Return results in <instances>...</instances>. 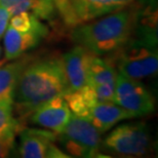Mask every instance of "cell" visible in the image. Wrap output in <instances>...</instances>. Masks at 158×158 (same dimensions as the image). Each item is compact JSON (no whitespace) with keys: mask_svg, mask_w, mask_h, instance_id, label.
I'll list each match as a JSON object with an SVG mask.
<instances>
[{"mask_svg":"<svg viewBox=\"0 0 158 158\" xmlns=\"http://www.w3.org/2000/svg\"><path fill=\"white\" fill-rule=\"evenodd\" d=\"M68 93L62 58H46L27 65L15 89L14 104L23 116L47 101Z\"/></svg>","mask_w":158,"mask_h":158,"instance_id":"1","label":"cell"},{"mask_svg":"<svg viewBox=\"0 0 158 158\" xmlns=\"http://www.w3.org/2000/svg\"><path fill=\"white\" fill-rule=\"evenodd\" d=\"M111 14L94 23L74 28L72 40L94 55H105L120 48L134 32L135 15L128 10H116Z\"/></svg>","mask_w":158,"mask_h":158,"instance_id":"2","label":"cell"},{"mask_svg":"<svg viewBox=\"0 0 158 158\" xmlns=\"http://www.w3.org/2000/svg\"><path fill=\"white\" fill-rule=\"evenodd\" d=\"M135 37L128 40L117 50V67L119 73L132 79L153 76L157 73V31L154 27L140 26Z\"/></svg>","mask_w":158,"mask_h":158,"instance_id":"3","label":"cell"},{"mask_svg":"<svg viewBox=\"0 0 158 158\" xmlns=\"http://www.w3.org/2000/svg\"><path fill=\"white\" fill-rule=\"evenodd\" d=\"M69 157H101L102 138L97 127L86 119L72 114L70 120L56 135Z\"/></svg>","mask_w":158,"mask_h":158,"instance_id":"4","label":"cell"},{"mask_svg":"<svg viewBox=\"0 0 158 158\" xmlns=\"http://www.w3.org/2000/svg\"><path fill=\"white\" fill-rule=\"evenodd\" d=\"M102 147L123 156H143L151 148V137L144 123H124L107 135Z\"/></svg>","mask_w":158,"mask_h":158,"instance_id":"5","label":"cell"},{"mask_svg":"<svg viewBox=\"0 0 158 158\" xmlns=\"http://www.w3.org/2000/svg\"><path fill=\"white\" fill-rule=\"evenodd\" d=\"M114 102L135 117H142L154 111V99L146 86L138 79L117 73Z\"/></svg>","mask_w":158,"mask_h":158,"instance_id":"6","label":"cell"},{"mask_svg":"<svg viewBox=\"0 0 158 158\" xmlns=\"http://www.w3.org/2000/svg\"><path fill=\"white\" fill-rule=\"evenodd\" d=\"M56 135L47 129L26 128L21 132L19 154L24 158H63L69 155L55 145Z\"/></svg>","mask_w":158,"mask_h":158,"instance_id":"7","label":"cell"},{"mask_svg":"<svg viewBox=\"0 0 158 158\" xmlns=\"http://www.w3.org/2000/svg\"><path fill=\"white\" fill-rule=\"evenodd\" d=\"M72 116V112L63 96L56 97L42 104L33 112H31L30 120L56 134L61 132L67 125Z\"/></svg>","mask_w":158,"mask_h":158,"instance_id":"8","label":"cell"},{"mask_svg":"<svg viewBox=\"0 0 158 158\" xmlns=\"http://www.w3.org/2000/svg\"><path fill=\"white\" fill-rule=\"evenodd\" d=\"M96 56L86 47L78 44L62 56L69 93L79 89L86 84L90 63Z\"/></svg>","mask_w":158,"mask_h":158,"instance_id":"9","label":"cell"},{"mask_svg":"<svg viewBox=\"0 0 158 158\" xmlns=\"http://www.w3.org/2000/svg\"><path fill=\"white\" fill-rule=\"evenodd\" d=\"M48 34V29L44 24L26 32H22L8 26L4 33L5 59L7 61L15 60L22 56L24 52L37 46Z\"/></svg>","mask_w":158,"mask_h":158,"instance_id":"10","label":"cell"},{"mask_svg":"<svg viewBox=\"0 0 158 158\" xmlns=\"http://www.w3.org/2000/svg\"><path fill=\"white\" fill-rule=\"evenodd\" d=\"M29 63L28 56H20L15 62L0 66V106L14 108L15 89Z\"/></svg>","mask_w":158,"mask_h":158,"instance_id":"11","label":"cell"},{"mask_svg":"<svg viewBox=\"0 0 158 158\" xmlns=\"http://www.w3.org/2000/svg\"><path fill=\"white\" fill-rule=\"evenodd\" d=\"M131 118L132 116L115 102H102L90 109L85 119L103 134L122 120Z\"/></svg>","mask_w":158,"mask_h":158,"instance_id":"12","label":"cell"},{"mask_svg":"<svg viewBox=\"0 0 158 158\" xmlns=\"http://www.w3.org/2000/svg\"><path fill=\"white\" fill-rule=\"evenodd\" d=\"M0 5L11 15L27 11L41 20H52L56 14L52 0H0Z\"/></svg>","mask_w":158,"mask_h":158,"instance_id":"13","label":"cell"},{"mask_svg":"<svg viewBox=\"0 0 158 158\" xmlns=\"http://www.w3.org/2000/svg\"><path fill=\"white\" fill-rule=\"evenodd\" d=\"M116 76L117 72L114 66L96 56L90 63L86 83L93 85L112 83L116 81Z\"/></svg>","mask_w":158,"mask_h":158,"instance_id":"14","label":"cell"},{"mask_svg":"<svg viewBox=\"0 0 158 158\" xmlns=\"http://www.w3.org/2000/svg\"><path fill=\"white\" fill-rule=\"evenodd\" d=\"M40 23L41 22L39 21V19L36 18L35 15H31L27 11H23L11 15L8 25L18 31L26 32V31H29L36 26H38Z\"/></svg>","mask_w":158,"mask_h":158,"instance_id":"15","label":"cell"},{"mask_svg":"<svg viewBox=\"0 0 158 158\" xmlns=\"http://www.w3.org/2000/svg\"><path fill=\"white\" fill-rule=\"evenodd\" d=\"M19 124L12 115V109L0 106V135L17 134Z\"/></svg>","mask_w":158,"mask_h":158,"instance_id":"16","label":"cell"},{"mask_svg":"<svg viewBox=\"0 0 158 158\" xmlns=\"http://www.w3.org/2000/svg\"><path fill=\"white\" fill-rule=\"evenodd\" d=\"M52 1L55 3L56 12H59L66 25L74 27L80 23L75 15L70 0H52Z\"/></svg>","mask_w":158,"mask_h":158,"instance_id":"17","label":"cell"},{"mask_svg":"<svg viewBox=\"0 0 158 158\" xmlns=\"http://www.w3.org/2000/svg\"><path fill=\"white\" fill-rule=\"evenodd\" d=\"M15 134L0 135V158L7 157L15 147Z\"/></svg>","mask_w":158,"mask_h":158,"instance_id":"18","label":"cell"},{"mask_svg":"<svg viewBox=\"0 0 158 158\" xmlns=\"http://www.w3.org/2000/svg\"><path fill=\"white\" fill-rule=\"evenodd\" d=\"M10 18L11 15L8 11V9H6L5 7L0 5V39L2 38L6 29H7Z\"/></svg>","mask_w":158,"mask_h":158,"instance_id":"19","label":"cell"},{"mask_svg":"<svg viewBox=\"0 0 158 158\" xmlns=\"http://www.w3.org/2000/svg\"><path fill=\"white\" fill-rule=\"evenodd\" d=\"M5 61H7V60H6L5 58H4V60H2V61H0V66H2V64H3V63H4Z\"/></svg>","mask_w":158,"mask_h":158,"instance_id":"20","label":"cell"},{"mask_svg":"<svg viewBox=\"0 0 158 158\" xmlns=\"http://www.w3.org/2000/svg\"><path fill=\"white\" fill-rule=\"evenodd\" d=\"M0 55H1V47H0Z\"/></svg>","mask_w":158,"mask_h":158,"instance_id":"21","label":"cell"}]
</instances>
